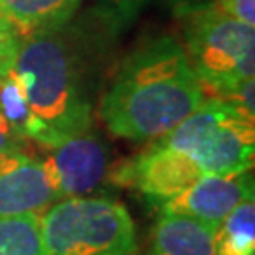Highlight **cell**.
<instances>
[{
	"instance_id": "6da1fadb",
	"label": "cell",
	"mask_w": 255,
	"mask_h": 255,
	"mask_svg": "<svg viewBox=\"0 0 255 255\" xmlns=\"http://www.w3.org/2000/svg\"><path fill=\"white\" fill-rule=\"evenodd\" d=\"M204 101V87L183 46L161 36L123 61L101 102V118L118 136L151 140L180 125Z\"/></svg>"
},
{
	"instance_id": "8fae6325",
	"label": "cell",
	"mask_w": 255,
	"mask_h": 255,
	"mask_svg": "<svg viewBox=\"0 0 255 255\" xmlns=\"http://www.w3.org/2000/svg\"><path fill=\"white\" fill-rule=\"evenodd\" d=\"M82 0H0V13L25 38L63 28Z\"/></svg>"
},
{
	"instance_id": "5b68a950",
	"label": "cell",
	"mask_w": 255,
	"mask_h": 255,
	"mask_svg": "<svg viewBox=\"0 0 255 255\" xmlns=\"http://www.w3.org/2000/svg\"><path fill=\"white\" fill-rule=\"evenodd\" d=\"M185 55L204 93L216 99L254 80L255 27L227 15L218 4L195 9L185 21Z\"/></svg>"
},
{
	"instance_id": "3957f363",
	"label": "cell",
	"mask_w": 255,
	"mask_h": 255,
	"mask_svg": "<svg viewBox=\"0 0 255 255\" xmlns=\"http://www.w3.org/2000/svg\"><path fill=\"white\" fill-rule=\"evenodd\" d=\"M46 255H132L136 233L125 206L110 199L72 197L40 214Z\"/></svg>"
},
{
	"instance_id": "e0dca14e",
	"label": "cell",
	"mask_w": 255,
	"mask_h": 255,
	"mask_svg": "<svg viewBox=\"0 0 255 255\" xmlns=\"http://www.w3.org/2000/svg\"><path fill=\"white\" fill-rule=\"evenodd\" d=\"M121 2H130V0H121Z\"/></svg>"
},
{
	"instance_id": "30bf717a",
	"label": "cell",
	"mask_w": 255,
	"mask_h": 255,
	"mask_svg": "<svg viewBox=\"0 0 255 255\" xmlns=\"http://www.w3.org/2000/svg\"><path fill=\"white\" fill-rule=\"evenodd\" d=\"M218 229L180 214H161L147 255H216Z\"/></svg>"
},
{
	"instance_id": "ba28073f",
	"label": "cell",
	"mask_w": 255,
	"mask_h": 255,
	"mask_svg": "<svg viewBox=\"0 0 255 255\" xmlns=\"http://www.w3.org/2000/svg\"><path fill=\"white\" fill-rule=\"evenodd\" d=\"M116 176L159 204L185 191L204 174L189 155L153 144L146 153L123 164Z\"/></svg>"
},
{
	"instance_id": "2e32d148",
	"label": "cell",
	"mask_w": 255,
	"mask_h": 255,
	"mask_svg": "<svg viewBox=\"0 0 255 255\" xmlns=\"http://www.w3.org/2000/svg\"><path fill=\"white\" fill-rule=\"evenodd\" d=\"M23 140L25 138L9 125V121L0 112V155L15 151V149H23Z\"/></svg>"
},
{
	"instance_id": "7a4b0ae2",
	"label": "cell",
	"mask_w": 255,
	"mask_h": 255,
	"mask_svg": "<svg viewBox=\"0 0 255 255\" xmlns=\"http://www.w3.org/2000/svg\"><path fill=\"white\" fill-rule=\"evenodd\" d=\"M59 30L21 38L13 63L30 112L42 125L40 146L49 149L87 132L91 125L89 106L76 85L72 55Z\"/></svg>"
},
{
	"instance_id": "52a82bcc",
	"label": "cell",
	"mask_w": 255,
	"mask_h": 255,
	"mask_svg": "<svg viewBox=\"0 0 255 255\" xmlns=\"http://www.w3.org/2000/svg\"><path fill=\"white\" fill-rule=\"evenodd\" d=\"M254 199V183L248 172L216 176L204 174L185 191L159 202L161 214H180L218 229L238 204Z\"/></svg>"
},
{
	"instance_id": "4fadbf2b",
	"label": "cell",
	"mask_w": 255,
	"mask_h": 255,
	"mask_svg": "<svg viewBox=\"0 0 255 255\" xmlns=\"http://www.w3.org/2000/svg\"><path fill=\"white\" fill-rule=\"evenodd\" d=\"M0 255H46L40 214L0 216Z\"/></svg>"
},
{
	"instance_id": "8992f818",
	"label": "cell",
	"mask_w": 255,
	"mask_h": 255,
	"mask_svg": "<svg viewBox=\"0 0 255 255\" xmlns=\"http://www.w3.org/2000/svg\"><path fill=\"white\" fill-rule=\"evenodd\" d=\"M61 201L46 159L23 149L0 155V216L42 214Z\"/></svg>"
},
{
	"instance_id": "9c48e42d",
	"label": "cell",
	"mask_w": 255,
	"mask_h": 255,
	"mask_svg": "<svg viewBox=\"0 0 255 255\" xmlns=\"http://www.w3.org/2000/svg\"><path fill=\"white\" fill-rule=\"evenodd\" d=\"M53 174L59 197H85L102 182L108 164L106 147L97 136L83 132L51 147L46 159Z\"/></svg>"
},
{
	"instance_id": "7c38bea8",
	"label": "cell",
	"mask_w": 255,
	"mask_h": 255,
	"mask_svg": "<svg viewBox=\"0 0 255 255\" xmlns=\"http://www.w3.org/2000/svg\"><path fill=\"white\" fill-rule=\"evenodd\" d=\"M216 255H255V204L248 199L216 231Z\"/></svg>"
},
{
	"instance_id": "5bb4252c",
	"label": "cell",
	"mask_w": 255,
	"mask_h": 255,
	"mask_svg": "<svg viewBox=\"0 0 255 255\" xmlns=\"http://www.w3.org/2000/svg\"><path fill=\"white\" fill-rule=\"evenodd\" d=\"M21 36L15 27L0 13V74H6L13 68Z\"/></svg>"
},
{
	"instance_id": "9a60e30c",
	"label": "cell",
	"mask_w": 255,
	"mask_h": 255,
	"mask_svg": "<svg viewBox=\"0 0 255 255\" xmlns=\"http://www.w3.org/2000/svg\"><path fill=\"white\" fill-rule=\"evenodd\" d=\"M216 4L227 15L255 27V0H218Z\"/></svg>"
},
{
	"instance_id": "277c9868",
	"label": "cell",
	"mask_w": 255,
	"mask_h": 255,
	"mask_svg": "<svg viewBox=\"0 0 255 255\" xmlns=\"http://www.w3.org/2000/svg\"><path fill=\"white\" fill-rule=\"evenodd\" d=\"M155 144L189 155L202 174L248 172L255 151L254 119L229 102L206 99Z\"/></svg>"
}]
</instances>
